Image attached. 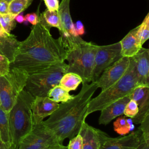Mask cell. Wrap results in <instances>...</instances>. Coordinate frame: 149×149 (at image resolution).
<instances>
[{"instance_id": "6da1fadb", "label": "cell", "mask_w": 149, "mask_h": 149, "mask_svg": "<svg viewBox=\"0 0 149 149\" xmlns=\"http://www.w3.org/2000/svg\"><path fill=\"white\" fill-rule=\"evenodd\" d=\"M67 52L62 38H54L50 29L39 22L32 27L28 37L20 41L10 68L30 74L65 62Z\"/></svg>"}, {"instance_id": "7a4b0ae2", "label": "cell", "mask_w": 149, "mask_h": 149, "mask_svg": "<svg viewBox=\"0 0 149 149\" xmlns=\"http://www.w3.org/2000/svg\"><path fill=\"white\" fill-rule=\"evenodd\" d=\"M98 88L96 82L82 83L80 92L73 97L59 104L48 119L42 121L45 127L62 144L64 140L76 136L87 117L88 103Z\"/></svg>"}, {"instance_id": "3957f363", "label": "cell", "mask_w": 149, "mask_h": 149, "mask_svg": "<svg viewBox=\"0 0 149 149\" xmlns=\"http://www.w3.org/2000/svg\"><path fill=\"white\" fill-rule=\"evenodd\" d=\"M34 99L33 95L23 89L8 112L12 143L17 148L22 140L34 127L31 109Z\"/></svg>"}, {"instance_id": "277c9868", "label": "cell", "mask_w": 149, "mask_h": 149, "mask_svg": "<svg viewBox=\"0 0 149 149\" xmlns=\"http://www.w3.org/2000/svg\"><path fill=\"white\" fill-rule=\"evenodd\" d=\"M139 86L132 58H129V64L125 74L115 84L101 92L88 103L86 112L87 116L95 111L102 109L112 102L131 94L133 90Z\"/></svg>"}, {"instance_id": "5b68a950", "label": "cell", "mask_w": 149, "mask_h": 149, "mask_svg": "<svg viewBox=\"0 0 149 149\" xmlns=\"http://www.w3.org/2000/svg\"><path fill=\"white\" fill-rule=\"evenodd\" d=\"M97 45L87 42L81 38L74 42L68 50L66 61H68L67 72L79 75L82 83L92 81L94 58Z\"/></svg>"}, {"instance_id": "8992f818", "label": "cell", "mask_w": 149, "mask_h": 149, "mask_svg": "<svg viewBox=\"0 0 149 149\" xmlns=\"http://www.w3.org/2000/svg\"><path fill=\"white\" fill-rule=\"evenodd\" d=\"M67 69L68 65L63 62L30 73L24 89L34 97L47 96L49 91L59 84Z\"/></svg>"}, {"instance_id": "52a82bcc", "label": "cell", "mask_w": 149, "mask_h": 149, "mask_svg": "<svg viewBox=\"0 0 149 149\" xmlns=\"http://www.w3.org/2000/svg\"><path fill=\"white\" fill-rule=\"evenodd\" d=\"M29 74L24 70L10 68L6 74L0 76V107L9 112L20 93L24 89Z\"/></svg>"}, {"instance_id": "ba28073f", "label": "cell", "mask_w": 149, "mask_h": 149, "mask_svg": "<svg viewBox=\"0 0 149 149\" xmlns=\"http://www.w3.org/2000/svg\"><path fill=\"white\" fill-rule=\"evenodd\" d=\"M121 57V47L119 41L109 45H97L94 58L92 81H96L107 68Z\"/></svg>"}, {"instance_id": "9c48e42d", "label": "cell", "mask_w": 149, "mask_h": 149, "mask_svg": "<svg viewBox=\"0 0 149 149\" xmlns=\"http://www.w3.org/2000/svg\"><path fill=\"white\" fill-rule=\"evenodd\" d=\"M56 143H59L42 122L34 126L33 130L22 140L17 149H42Z\"/></svg>"}, {"instance_id": "30bf717a", "label": "cell", "mask_w": 149, "mask_h": 149, "mask_svg": "<svg viewBox=\"0 0 149 149\" xmlns=\"http://www.w3.org/2000/svg\"><path fill=\"white\" fill-rule=\"evenodd\" d=\"M58 12L61 25L59 30L60 37L62 38L64 45L68 50L74 42L81 38L75 31L74 23L70 13V0H62Z\"/></svg>"}, {"instance_id": "8fae6325", "label": "cell", "mask_w": 149, "mask_h": 149, "mask_svg": "<svg viewBox=\"0 0 149 149\" xmlns=\"http://www.w3.org/2000/svg\"><path fill=\"white\" fill-rule=\"evenodd\" d=\"M100 137L99 149H136L144 140L139 129L127 135L115 138L100 130Z\"/></svg>"}, {"instance_id": "7c38bea8", "label": "cell", "mask_w": 149, "mask_h": 149, "mask_svg": "<svg viewBox=\"0 0 149 149\" xmlns=\"http://www.w3.org/2000/svg\"><path fill=\"white\" fill-rule=\"evenodd\" d=\"M129 64V58L122 56L107 68L95 81L98 88L104 91L117 82L126 73Z\"/></svg>"}, {"instance_id": "4fadbf2b", "label": "cell", "mask_w": 149, "mask_h": 149, "mask_svg": "<svg viewBox=\"0 0 149 149\" xmlns=\"http://www.w3.org/2000/svg\"><path fill=\"white\" fill-rule=\"evenodd\" d=\"M59 106V104L48 96L34 97L31 106L34 125L41 123L45 118L51 115Z\"/></svg>"}, {"instance_id": "5bb4252c", "label": "cell", "mask_w": 149, "mask_h": 149, "mask_svg": "<svg viewBox=\"0 0 149 149\" xmlns=\"http://www.w3.org/2000/svg\"><path fill=\"white\" fill-rule=\"evenodd\" d=\"M132 58L139 86L149 87V49L143 48Z\"/></svg>"}, {"instance_id": "9a60e30c", "label": "cell", "mask_w": 149, "mask_h": 149, "mask_svg": "<svg viewBox=\"0 0 149 149\" xmlns=\"http://www.w3.org/2000/svg\"><path fill=\"white\" fill-rule=\"evenodd\" d=\"M130 99L136 101L139 111L132 119L133 122L140 124L146 115L149 112V87L139 86L129 95Z\"/></svg>"}, {"instance_id": "2e32d148", "label": "cell", "mask_w": 149, "mask_h": 149, "mask_svg": "<svg viewBox=\"0 0 149 149\" xmlns=\"http://www.w3.org/2000/svg\"><path fill=\"white\" fill-rule=\"evenodd\" d=\"M130 100L129 95H127L112 102L100 111L101 114L98 119V123L107 125L113 119L123 115L125 106Z\"/></svg>"}, {"instance_id": "e0dca14e", "label": "cell", "mask_w": 149, "mask_h": 149, "mask_svg": "<svg viewBox=\"0 0 149 149\" xmlns=\"http://www.w3.org/2000/svg\"><path fill=\"white\" fill-rule=\"evenodd\" d=\"M138 26L131 30L119 42L121 47L122 56L132 57L141 48L140 40L138 35Z\"/></svg>"}, {"instance_id": "ac0fdd59", "label": "cell", "mask_w": 149, "mask_h": 149, "mask_svg": "<svg viewBox=\"0 0 149 149\" xmlns=\"http://www.w3.org/2000/svg\"><path fill=\"white\" fill-rule=\"evenodd\" d=\"M100 130L83 122L79 133L82 137V149H99Z\"/></svg>"}, {"instance_id": "d6986e66", "label": "cell", "mask_w": 149, "mask_h": 149, "mask_svg": "<svg viewBox=\"0 0 149 149\" xmlns=\"http://www.w3.org/2000/svg\"><path fill=\"white\" fill-rule=\"evenodd\" d=\"M19 43L20 41L11 34L7 37H0V54L5 56L10 63L12 62Z\"/></svg>"}, {"instance_id": "ffe728a7", "label": "cell", "mask_w": 149, "mask_h": 149, "mask_svg": "<svg viewBox=\"0 0 149 149\" xmlns=\"http://www.w3.org/2000/svg\"><path fill=\"white\" fill-rule=\"evenodd\" d=\"M0 141L10 145L12 144L8 112L0 107Z\"/></svg>"}, {"instance_id": "44dd1931", "label": "cell", "mask_w": 149, "mask_h": 149, "mask_svg": "<svg viewBox=\"0 0 149 149\" xmlns=\"http://www.w3.org/2000/svg\"><path fill=\"white\" fill-rule=\"evenodd\" d=\"M39 22L48 29L53 27L59 30L61 27L58 10H49L47 9L40 15Z\"/></svg>"}, {"instance_id": "7402d4cb", "label": "cell", "mask_w": 149, "mask_h": 149, "mask_svg": "<svg viewBox=\"0 0 149 149\" xmlns=\"http://www.w3.org/2000/svg\"><path fill=\"white\" fill-rule=\"evenodd\" d=\"M81 83L82 79L79 75L72 72H66L62 77L59 84L70 91L75 90Z\"/></svg>"}, {"instance_id": "603a6c76", "label": "cell", "mask_w": 149, "mask_h": 149, "mask_svg": "<svg viewBox=\"0 0 149 149\" xmlns=\"http://www.w3.org/2000/svg\"><path fill=\"white\" fill-rule=\"evenodd\" d=\"M69 92L58 84L49 91L47 96L58 103L59 102H64L71 100L74 96L70 94Z\"/></svg>"}, {"instance_id": "cb8c5ba5", "label": "cell", "mask_w": 149, "mask_h": 149, "mask_svg": "<svg viewBox=\"0 0 149 149\" xmlns=\"http://www.w3.org/2000/svg\"><path fill=\"white\" fill-rule=\"evenodd\" d=\"M33 0H12L9 3V13L15 17L27 9Z\"/></svg>"}, {"instance_id": "d4e9b609", "label": "cell", "mask_w": 149, "mask_h": 149, "mask_svg": "<svg viewBox=\"0 0 149 149\" xmlns=\"http://www.w3.org/2000/svg\"><path fill=\"white\" fill-rule=\"evenodd\" d=\"M131 127H133V125L129 123L128 119L125 115L119 116L113 123L115 131L120 135H126L127 134L130 132Z\"/></svg>"}, {"instance_id": "484cf974", "label": "cell", "mask_w": 149, "mask_h": 149, "mask_svg": "<svg viewBox=\"0 0 149 149\" xmlns=\"http://www.w3.org/2000/svg\"><path fill=\"white\" fill-rule=\"evenodd\" d=\"M137 32L141 44L143 45L149 38V13L144 17L141 23L138 26Z\"/></svg>"}, {"instance_id": "4316f807", "label": "cell", "mask_w": 149, "mask_h": 149, "mask_svg": "<svg viewBox=\"0 0 149 149\" xmlns=\"http://www.w3.org/2000/svg\"><path fill=\"white\" fill-rule=\"evenodd\" d=\"M0 25L6 33L10 34V31L16 26L15 17L9 13L0 15Z\"/></svg>"}, {"instance_id": "83f0119b", "label": "cell", "mask_w": 149, "mask_h": 149, "mask_svg": "<svg viewBox=\"0 0 149 149\" xmlns=\"http://www.w3.org/2000/svg\"><path fill=\"white\" fill-rule=\"evenodd\" d=\"M139 109L137 103L133 100L130 99L125 106L123 111V115L125 116L133 118L138 113Z\"/></svg>"}, {"instance_id": "f1b7e54d", "label": "cell", "mask_w": 149, "mask_h": 149, "mask_svg": "<svg viewBox=\"0 0 149 149\" xmlns=\"http://www.w3.org/2000/svg\"><path fill=\"white\" fill-rule=\"evenodd\" d=\"M139 129L141 132L144 141L147 143H149V112L146 115L140 122V126Z\"/></svg>"}, {"instance_id": "f546056e", "label": "cell", "mask_w": 149, "mask_h": 149, "mask_svg": "<svg viewBox=\"0 0 149 149\" xmlns=\"http://www.w3.org/2000/svg\"><path fill=\"white\" fill-rule=\"evenodd\" d=\"M10 68V62L4 55L0 54V76L8 73Z\"/></svg>"}, {"instance_id": "4dcf8cb0", "label": "cell", "mask_w": 149, "mask_h": 149, "mask_svg": "<svg viewBox=\"0 0 149 149\" xmlns=\"http://www.w3.org/2000/svg\"><path fill=\"white\" fill-rule=\"evenodd\" d=\"M67 147L68 149H82V137L81 135L78 133L70 139Z\"/></svg>"}, {"instance_id": "1f68e13d", "label": "cell", "mask_w": 149, "mask_h": 149, "mask_svg": "<svg viewBox=\"0 0 149 149\" xmlns=\"http://www.w3.org/2000/svg\"><path fill=\"white\" fill-rule=\"evenodd\" d=\"M25 22L24 23L29 22L33 26L36 25L40 22V15L37 13H30L27 14L25 16Z\"/></svg>"}, {"instance_id": "d6a6232c", "label": "cell", "mask_w": 149, "mask_h": 149, "mask_svg": "<svg viewBox=\"0 0 149 149\" xmlns=\"http://www.w3.org/2000/svg\"><path fill=\"white\" fill-rule=\"evenodd\" d=\"M47 9L49 10H58L59 6L58 0H44Z\"/></svg>"}, {"instance_id": "836d02e7", "label": "cell", "mask_w": 149, "mask_h": 149, "mask_svg": "<svg viewBox=\"0 0 149 149\" xmlns=\"http://www.w3.org/2000/svg\"><path fill=\"white\" fill-rule=\"evenodd\" d=\"M74 26L75 31L78 36H80L84 34L85 33L84 27L83 23L80 20L77 21L75 23H74Z\"/></svg>"}, {"instance_id": "e575fe53", "label": "cell", "mask_w": 149, "mask_h": 149, "mask_svg": "<svg viewBox=\"0 0 149 149\" xmlns=\"http://www.w3.org/2000/svg\"><path fill=\"white\" fill-rule=\"evenodd\" d=\"M8 8V2L3 0H0V15H5L9 13Z\"/></svg>"}, {"instance_id": "d590c367", "label": "cell", "mask_w": 149, "mask_h": 149, "mask_svg": "<svg viewBox=\"0 0 149 149\" xmlns=\"http://www.w3.org/2000/svg\"><path fill=\"white\" fill-rule=\"evenodd\" d=\"M0 149H17V147L13 143L7 145L0 141Z\"/></svg>"}, {"instance_id": "8d00e7d4", "label": "cell", "mask_w": 149, "mask_h": 149, "mask_svg": "<svg viewBox=\"0 0 149 149\" xmlns=\"http://www.w3.org/2000/svg\"><path fill=\"white\" fill-rule=\"evenodd\" d=\"M48 149H68L67 146H64L61 143H56L51 146Z\"/></svg>"}, {"instance_id": "74e56055", "label": "cell", "mask_w": 149, "mask_h": 149, "mask_svg": "<svg viewBox=\"0 0 149 149\" xmlns=\"http://www.w3.org/2000/svg\"><path fill=\"white\" fill-rule=\"evenodd\" d=\"M136 149H149V143H147L143 140Z\"/></svg>"}, {"instance_id": "f35d334b", "label": "cell", "mask_w": 149, "mask_h": 149, "mask_svg": "<svg viewBox=\"0 0 149 149\" xmlns=\"http://www.w3.org/2000/svg\"><path fill=\"white\" fill-rule=\"evenodd\" d=\"M15 20L16 22H17L19 23H23L25 22V18L24 16H23L22 15L19 14L17 16H15Z\"/></svg>"}, {"instance_id": "ab89813d", "label": "cell", "mask_w": 149, "mask_h": 149, "mask_svg": "<svg viewBox=\"0 0 149 149\" xmlns=\"http://www.w3.org/2000/svg\"><path fill=\"white\" fill-rule=\"evenodd\" d=\"M10 34H8L5 32L3 29L2 28V27L0 25V37H7L9 36Z\"/></svg>"}, {"instance_id": "60d3db41", "label": "cell", "mask_w": 149, "mask_h": 149, "mask_svg": "<svg viewBox=\"0 0 149 149\" xmlns=\"http://www.w3.org/2000/svg\"><path fill=\"white\" fill-rule=\"evenodd\" d=\"M3 1H6V2H7L9 3V2H11L12 0H3Z\"/></svg>"}, {"instance_id": "b9f144b4", "label": "cell", "mask_w": 149, "mask_h": 149, "mask_svg": "<svg viewBox=\"0 0 149 149\" xmlns=\"http://www.w3.org/2000/svg\"><path fill=\"white\" fill-rule=\"evenodd\" d=\"M49 147H45V148H42V149H48Z\"/></svg>"}]
</instances>
